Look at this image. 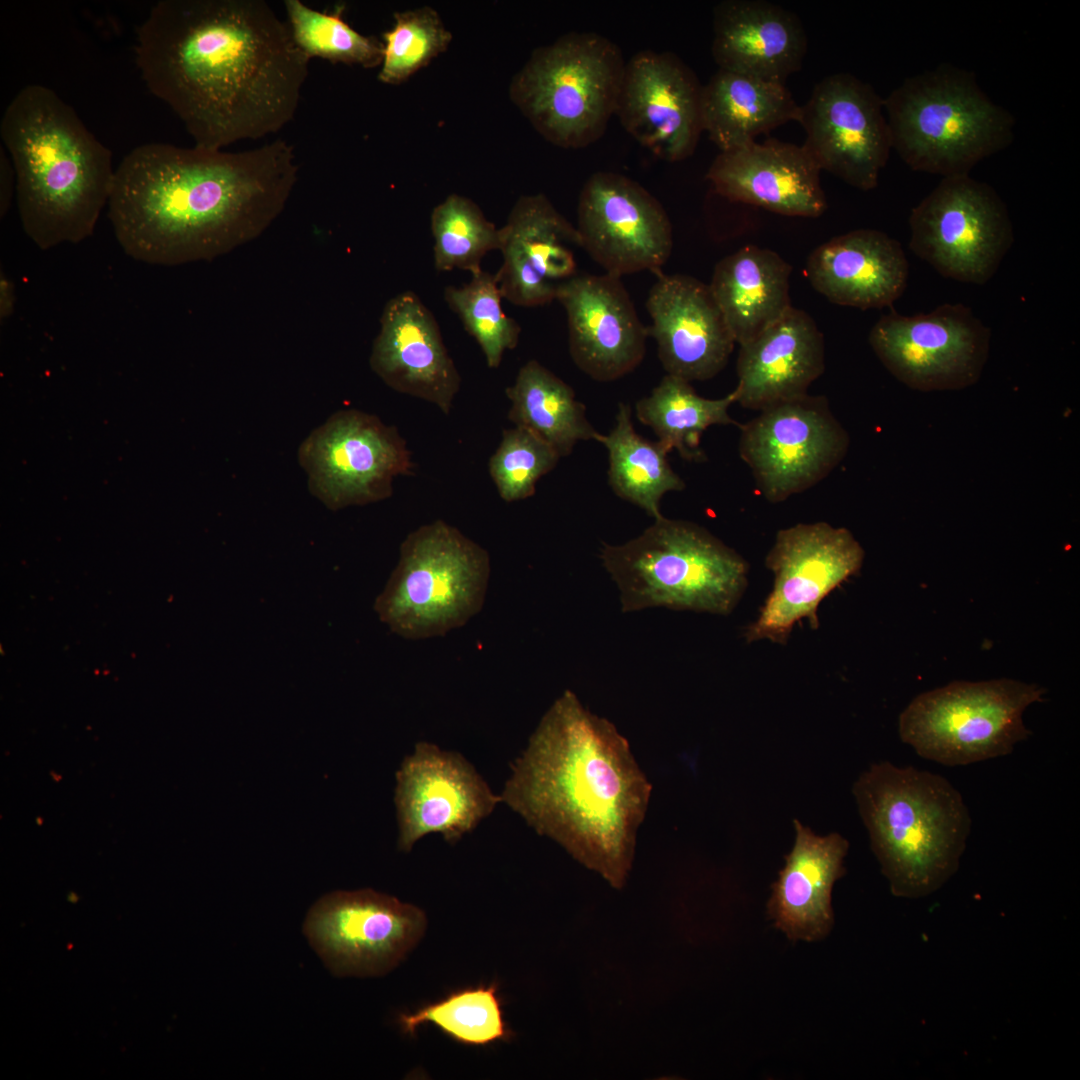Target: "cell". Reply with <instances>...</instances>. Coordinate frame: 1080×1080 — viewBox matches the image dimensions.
<instances>
[{
  "mask_svg": "<svg viewBox=\"0 0 1080 1080\" xmlns=\"http://www.w3.org/2000/svg\"><path fill=\"white\" fill-rule=\"evenodd\" d=\"M135 49L151 93L195 146L211 150L288 124L310 61L263 0H161L139 26Z\"/></svg>",
  "mask_w": 1080,
  "mask_h": 1080,
  "instance_id": "1",
  "label": "cell"
},
{
  "mask_svg": "<svg viewBox=\"0 0 1080 1080\" xmlns=\"http://www.w3.org/2000/svg\"><path fill=\"white\" fill-rule=\"evenodd\" d=\"M297 176L294 148L283 139L241 152L147 143L116 168L108 217L137 261H211L269 228Z\"/></svg>",
  "mask_w": 1080,
  "mask_h": 1080,
  "instance_id": "2",
  "label": "cell"
},
{
  "mask_svg": "<svg viewBox=\"0 0 1080 1080\" xmlns=\"http://www.w3.org/2000/svg\"><path fill=\"white\" fill-rule=\"evenodd\" d=\"M651 789L615 725L565 690L512 764L500 797L538 834L621 888Z\"/></svg>",
  "mask_w": 1080,
  "mask_h": 1080,
  "instance_id": "3",
  "label": "cell"
},
{
  "mask_svg": "<svg viewBox=\"0 0 1080 1080\" xmlns=\"http://www.w3.org/2000/svg\"><path fill=\"white\" fill-rule=\"evenodd\" d=\"M2 142L16 174L22 228L40 249L92 235L115 170L110 150L55 91L23 87L6 107Z\"/></svg>",
  "mask_w": 1080,
  "mask_h": 1080,
  "instance_id": "4",
  "label": "cell"
},
{
  "mask_svg": "<svg viewBox=\"0 0 1080 1080\" xmlns=\"http://www.w3.org/2000/svg\"><path fill=\"white\" fill-rule=\"evenodd\" d=\"M852 793L893 895L927 896L957 871L971 817L946 778L882 761L860 774Z\"/></svg>",
  "mask_w": 1080,
  "mask_h": 1080,
  "instance_id": "5",
  "label": "cell"
},
{
  "mask_svg": "<svg viewBox=\"0 0 1080 1080\" xmlns=\"http://www.w3.org/2000/svg\"><path fill=\"white\" fill-rule=\"evenodd\" d=\"M600 559L624 613L666 608L727 616L748 586L749 565L737 551L694 522L663 515L625 543H604Z\"/></svg>",
  "mask_w": 1080,
  "mask_h": 1080,
  "instance_id": "6",
  "label": "cell"
},
{
  "mask_svg": "<svg viewBox=\"0 0 1080 1080\" xmlns=\"http://www.w3.org/2000/svg\"><path fill=\"white\" fill-rule=\"evenodd\" d=\"M883 105L892 149L914 171L968 175L1014 138L1012 114L951 64L906 78Z\"/></svg>",
  "mask_w": 1080,
  "mask_h": 1080,
  "instance_id": "7",
  "label": "cell"
},
{
  "mask_svg": "<svg viewBox=\"0 0 1080 1080\" xmlns=\"http://www.w3.org/2000/svg\"><path fill=\"white\" fill-rule=\"evenodd\" d=\"M625 65L608 38L571 32L532 52L510 83V98L547 141L585 148L615 115Z\"/></svg>",
  "mask_w": 1080,
  "mask_h": 1080,
  "instance_id": "8",
  "label": "cell"
},
{
  "mask_svg": "<svg viewBox=\"0 0 1080 1080\" xmlns=\"http://www.w3.org/2000/svg\"><path fill=\"white\" fill-rule=\"evenodd\" d=\"M489 577L487 550L438 519L405 537L374 610L405 639L443 636L481 610Z\"/></svg>",
  "mask_w": 1080,
  "mask_h": 1080,
  "instance_id": "9",
  "label": "cell"
},
{
  "mask_svg": "<svg viewBox=\"0 0 1080 1080\" xmlns=\"http://www.w3.org/2000/svg\"><path fill=\"white\" fill-rule=\"evenodd\" d=\"M1045 689L1011 679L952 682L915 697L899 716L901 740L928 760L967 765L1011 753L1030 731L1022 716Z\"/></svg>",
  "mask_w": 1080,
  "mask_h": 1080,
  "instance_id": "10",
  "label": "cell"
},
{
  "mask_svg": "<svg viewBox=\"0 0 1080 1080\" xmlns=\"http://www.w3.org/2000/svg\"><path fill=\"white\" fill-rule=\"evenodd\" d=\"M910 250L945 278L983 285L1014 242L1006 204L970 175L943 177L909 216Z\"/></svg>",
  "mask_w": 1080,
  "mask_h": 1080,
  "instance_id": "11",
  "label": "cell"
},
{
  "mask_svg": "<svg viewBox=\"0 0 1080 1080\" xmlns=\"http://www.w3.org/2000/svg\"><path fill=\"white\" fill-rule=\"evenodd\" d=\"M297 457L308 490L333 511L389 498L395 478L415 468L397 428L357 409L330 415L303 440Z\"/></svg>",
  "mask_w": 1080,
  "mask_h": 1080,
  "instance_id": "12",
  "label": "cell"
},
{
  "mask_svg": "<svg viewBox=\"0 0 1080 1080\" xmlns=\"http://www.w3.org/2000/svg\"><path fill=\"white\" fill-rule=\"evenodd\" d=\"M864 557L863 547L845 527L815 522L780 529L765 558L773 588L745 628L746 642L785 645L804 619L816 630L821 602L860 571Z\"/></svg>",
  "mask_w": 1080,
  "mask_h": 1080,
  "instance_id": "13",
  "label": "cell"
},
{
  "mask_svg": "<svg viewBox=\"0 0 1080 1080\" xmlns=\"http://www.w3.org/2000/svg\"><path fill=\"white\" fill-rule=\"evenodd\" d=\"M739 454L762 496L780 503L827 477L844 459L849 435L822 396L768 407L740 424Z\"/></svg>",
  "mask_w": 1080,
  "mask_h": 1080,
  "instance_id": "14",
  "label": "cell"
},
{
  "mask_svg": "<svg viewBox=\"0 0 1080 1080\" xmlns=\"http://www.w3.org/2000/svg\"><path fill=\"white\" fill-rule=\"evenodd\" d=\"M424 912L374 891H335L318 899L303 934L336 976H381L393 970L424 935Z\"/></svg>",
  "mask_w": 1080,
  "mask_h": 1080,
  "instance_id": "15",
  "label": "cell"
},
{
  "mask_svg": "<svg viewBox=\"0 0 1080 1080\" xmlns=\"http://www.w3.org/2000/svg\"><path fill=\"white\" fill-rule=\"evenodd\" d=\"M991 330L961 303L905 316L891 310L869 333L885 368L919 391L960 390L975 384L988 360Z\"/></svg>",
  "mask_w": 1080,
  "mask_h": 1080,
  "instance_id": "16",
  "label": "cell"
},
{
  "mask_svg": "<svg viewBox=\"0 0 1080 1080\" xmlns=\"http://www.w3.org/2000/svg\"><path fill=\"white\" fill-rule=\"evenodd\" d=\"M803 146L819 168L864 191L878 184L892 150L883 99L852 74L823 78L801 106Z\"/></svg>",
  "mask_w": 1080,
  "mask_h": 1080,
  "instance_id": "17",
  "label": "cell"
},
{
  "mask_svg": "<svg viewBox=\"0 0 1080 1080\" xmlns=\"http://www.w3.org/2000/svg\"><path fill=\"white\" fill-rule=\"evenodd\" d=\"M394 801L398 848L410 852L431 833L458 842L495 810L501 797L462 754L420 741L396 772Z\"/></svg>",
  "mask_w": 1080,
  "mask_h": 1080,
  "instance_id": "18",
  "label": "cell"
},
{
  "mask_svg": "<svg viewBox=\"0 0 1080 1080\" xmlns=\"http://www.w3.org/2000/svg\"><path fill=\"white\" fill-rule=\"evenodd\" d=\"M581 248L620 277L641 271L659 273L673 248V230L662 204L636 181L614 172H596L578 201Z\"/></svg>",
  "mask_w": 1080,
  "mask_h": 1080,
  "instance_id": "19",
  "label": "cell"
},
{
  "mask_svg": "<svg viewBox=\"0 0 1080 1080\" xmlns=\"http://www.w3.org/2000/svg\"><path fill=\"white\" fill-rule=\"evenodd\" d=\"M702 89L675 54L640 51L626 62L615 116L655 156L682 161L694 153L703 132Z\"/></svg>",
  "mask_w": 1080,
  "mask_h": 1080,
  "instance_id": "20",
  "label": "cell"
},
{
  "mask_svg": "<svg viewBox=\"0 0 1080 1080\" xmlns=\"http://www.w3.org/2000/svg\"><path fill=\"white\" fill-rule=\"evenodd\" d=\"M569 352L576 366L599 382L632 372L646 352L648 328L620 277L578 273L560 289Z\"/></svg>",
  "mask_w": 1080,
  "mask_h": 1080,
  "instance_id": "21",
  "label": "cell"
},
{
  "mask_svg": "<svg viewBox=\"0 0 1080 1080\" xmlns=\"http://www.w3.org/2000/svg\"><path fill=\"white\" fill-rule=\"evenodd\" d=\"M500 237L502 264L495 278L503 299L514 305L549 304L578 274L577 228L544 194L519 197L500 228Z\"/></svg>",
  "mask_w": 1080,
  "mask_h": 1080,
  "instance_id": "22",
  "label": "cell"
},
{
  "mask_svg": "<svg viewBox=\"0 0 1080 1080\" xmlns=\"http://www.w3.org/2000/svg\"><path fill=\"white\" fill-rule=\"evenodd\" d=\"M657 274L646 309L663 368L690 383L711 379L726 366L736 342L709 285L688 275Z\"/></svg>",
  "mask_w": 1080,
  "mask_h": 1080,
  "instance_id": "23",
  "label": "cell"
},
{
  "mask_svg": "<svg viewBox=\"0 0 1080 1080\" xmlns=\"http://www.w3.org/2000/svg\"><path fill=\"white\" fill-rule=\"evenodd\" d=\"M369 363L391 389L449 415L461 377L433 313L414 292H401L384 306Z\"/></svg>",
  "mask_w": 1080,
  "mask_h": 1080,
  "instance_id": "24",
  "label": "cell"
},
{
  "mask_svg": "<svg viewBox=\"0 0 1080 1080\" xmlns=\"http://www.w3.org/2000/svg\"><path fill=\"white\" fill-rule=\"evenodd\" d=\"M820 173L803 145L770 138L720 152L706 178L715 192L730 201L785 216L814 218L827 207Z\"/></svg>",
  "mask_w": 1080,
  "mask_h": 1080,
  "instance_id": "25",
  "label": "cell"
},
{
  "mask_svg": "<svg viewBox=\"0 0 1080 1080\" xmlns=\"http://www.w3.org/2000/svg\"><path fill=\"white\" fill-rule=\"evenodd\" d=\"M736 369L733 391L743 408L762 411L802 397L825 369L823 335L810 315L792 306L740 345Z\"/></svg>",
  "mask_w": 1080,
  "mask_h": 1080,
  "instance_id": "26",
  "label": "cell"
},
{
  "mask_svg": "<svg viewBox=\"0 0 1080 1080\" xmlns=\"http://www.w3.org/2000/svg\"><path fill=\"white\" fill-rule=\"evenodd\" d=\"M807 35L799 17L764 0H726L713 11L719 69L784 83L802 68Z\"/></svg>",
  "mask_w": 1080,
  "mask_h": 1080,
  "instance_id": "27",
  "label": "cell"
},
{
  "mask_svg": "<svg viewBox=\"0 0 1080 1080\" xmlns=\"http://www.w3.org/2000/svg\"><path fill=\"white\" fill-rule=\"evenodd\" d=\"M806 276L829 301L862 310L891 306L904 292L909 264L901 244L875 229H856L816 247Z\"/></svg>",
  "mask_w": 1080,
  "mask_h": 1080,
  "instance_id": "28",
  "label": "cell"
},
{
  "mask_svg": "<svg viewBox=\"0 0 1080 1080\" xmlns=\"http://www.w3.org/2000/svg\"><path fill=\"white\" fill-rule=\"evenodd\" d=\"M785 864L772 884L767 915L791 941L824 939L834 924L831 894L845 874L849 843L839 833L820 836L798 819Z\"/></svg>",
  "mask_w": 1080,
  "mask_h": 1080,
  "instance_id": "29",
  "label": "cell"
},
{
  "mask_svg": "<svg viewBox=\"0 0 1080 1080\" xmlns=\"http://www.w3.org/2000/svg\"><path fill=\"white\" fill-rule=\"evenodd\" d=\"M791 271L778 253L755 245L716 264L709 287L736 343L751 341L792 307Z\"/></svg>",
  "mask_w": 1080,
  "mask_h": 1080,
  "instance_id": "30",
  "label": "cell"
},
{
  "mask_svg": "<svg viewBox=\"0 0 1080 1080\" xmlns=\"http://www.w3.org/2000/svg\"><path fill=\"white\" fill-rule=\"evenodd\" d=\"M801 106L784 83L718 69L702 89V126L720 152L799 121Z\"/></svg>",
  "mask_w": 1080,
  "mask_h": 1080,
  "instance_id": "31",
  "label": "cell"
},
{
  "mask_svg": "<svg viewBox=\"0 0 1080 1080\" xmlns=\"http://www.w3.org/2000/svg\"><path fill=\"white\" fill-rule=\"evenodd\" d=\"M508 418L550 445L560 457L579 441L596 440L599 432L586 416L574 390L536 360L525 363L505 390Z\"/></svg>",
  "mask_w": 1080,
  "mask_h": 1080,
  "instance_id": "32",
  "label": "cell"
},
{
  "mask_svg": "<svg viewBox=\"0 0 1080 1080\" xmlns=\"http://www.w3.org/2000/svg\"><path fill=\"white\" fill-rule=\"evenodd\" d=\"M595 441L608 452V482L614 493L653 519L662 516L660 503L666 493L685 488L669 464L668 453L658 442L636 432L627 404H619L614 427L607 435L599 433Z\"/></svg>",
  "mask_w": 1080,
  "mask_h": 1080,
  "instance_id": "33",
  "label": "cell"
},
{
  "mask_svg": "<svg viewBox=\"0 0 1080 1080\" xmlns=\"http://www.w3.org/2000/svg\"><path fill=\"white\" fill-rule=\"evenodd\" d=\"M735 392L718 399L698 395L690 382L666 374L650 395L636 403V417L650 427L667 452L676 450L689 461L704 459L700 446L703 432L713 425H735L729 408Z\"/></svg>",
  "mask_w": 1080,
  "mask_h": 1080,
  "instance_id": "34",
  "label": "cell"
},
{
  "mask_svg": "<svg viewBox=\"0 0 1080 1080\" xmlns=\"http://www.w3.org/2000/svg\"><path fill=\"white\" fill-rule=\"evenodd\" d=\"M503 999L496 982L454 990L411 1013H401L398 1022L413 1037L432 1024L453 1041L466 1046H488L508 1042L514 1032L504 1018Z\"/></svg>",
  "mask_w": 1080,
  "mask_h": 1080,
  "instance_id": "35",
  "label": "cell"
},
{
  "mask_svg": "<svg viewBox=\"0 0 1080 1080\" xmlns=\"http://www.w3.org/2000/svg\"><path fill=\"white\" fill-rule=\"evenodd\" d=\"M430 228L434 265L440 272L459 269L474 275L482 271L483 257L500 249V228L462 195L451 194L433 208Z\"/></svg>",
  "mask_w": 1080,
  "mask_h": 1080,
  "instance_id": "36",
  "label": "cell"
},
{
  "mask_svg": "<svg viewBox=\"0 0 1080 1080\" xmlns=\"http://www.w3.org/2000/svg\"><path fill=\"white\" fill-rule=\"evenodd\" d=\"M284 6L292 38L309 60L319 57L364 68L381 65L382 43L351 27L343 18V5L331 12L315 10L300 0H285Z\"/></svg>",
  "mask_w": 1080,
  "mask_h": 1080,
  "instance_id": "37",
  "label": "cell"
},
{
  "mask_svg": "<svg viewBox=\"0 0 1080 1080\" xmlns=\"http://www.w3.org/2000/svg\"><path fill=\"white\" fill-rule=\"evenodd\" d=\"M444 299L480 346L487 366L498 368L505 352L518 345L521 327L504 312L495 275L482 270L460 287L446 286Z\"/></svg>",
  "mask_w": 1080,
  "mask_h": 1080,
  "instance_id": "38",
  "label": "cell"
},
{
  "mask_svg": "<svg viewBox=\"0 0 1080 1080\" xmlns=\"http://www.w3.org/2000/svg\"><path fill=\"white\" fill-rule=\"evenodd\" d=\"M452 34L429 6L396 12L393 27L383 34L378 79L399 85L445 52Z\"/></svg>",
  "mask_w": 1080,
  "mask_h": 1080,
  "instance_id": "39",
  "label": "cell"
},
{
  "mask_svg": "<svg viewBox=\"0 0 1080 1080\" xmlns=\"http://www.w3.org/2000/svg\"><path fill=\"white\" fill-rule=\"evenodd\" d=\"M560 458L546 442L514 426L502 431L488 469L501 499L514 502L533 496L539 479L552 471Z\"/></svg>",
  "mask_w": 1080,
  "mask_h": 1080,
  "instance_id": "40",
  "label": "cell"
},
{
  "mask_svg": "<svg viewBox=\"0 0 1080 1080\" xmlns=\"http://www.w3.org/2000/svg\"><path fill=\"white\" fill-rule=\"evenodd\" d=\"M0 151V215L3 217L11 205L14 188L16 190V174L11 158L2 147Z\"/></svg>",
  "mask_w": 1080,
  "mask_h": 1080,
  "instance_id": "41",
  "label": "cell"
},
{
  "mask_svg": "<svg viewBox=\"0 0 1080 1080\" xmlns=\"http://www.w3.org/2000/svg\"><path fill=\"white\" fill-rule=\"evenodd\" d=\"M16 286L12 279L1 269L0 271V321L6 322L15 311Z\"/></svg>",
  "mask_w": 1080,
  "mask_h": 1080,
  "instance_id": "42",
  "label": "cell"
}]
</instances>
